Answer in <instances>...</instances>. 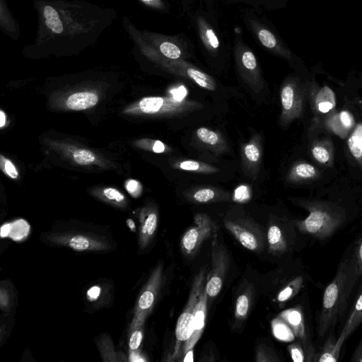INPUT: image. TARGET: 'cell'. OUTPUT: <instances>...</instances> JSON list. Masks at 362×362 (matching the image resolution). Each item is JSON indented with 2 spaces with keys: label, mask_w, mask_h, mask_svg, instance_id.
Wrapping results in <instances>:
<instances>
[{
  "label": "cell",
  "mask_w": 362,
  "mask_h": 362,
  "mask_svg": "<svg viewBox=\"0 0 362 362\" xmlns=\"http://www.w3.org/2000/svg\"><path fill=\"white\" fill-rule=\"evenodd\" d=\"M359 278L356 257L341 261L333 279L325 288L318 319V335L324 337L344 314L351 291Z\"/></svg>",
  "instance_id": "cell-1"
},
{
  "label": "cell",
  "mask_w": 362,
  "mask_h": 362,
  "mask_svg": "<svg viewBox=\"0 0 362 362\" xmlns=\"http://www.w3.org/2000/svg\"><path fill=\"white\" fill-rule=\"evenodd\" d=\"M302 206L309 212L305 219L295 221L296 226L302 233L324 239L332 235L344 221L340 211L328 204L308 202Z\"/></svg>",
  "instance_id": "cell-2"
},
{
  "label": "cell",
  "mask_w": 362,
  "mask_h": 362,
  "mask_svg": "<svg viewBox=\"0 0 362 362\" xmlns=\"http://www.w3.org/2000/svg\"><path fill=\"white\" fill-rule=\"evenodd\" d=\"M133 38L145 55L159 64L166 71L190 80L206 90L214 91L216 89L214 78L194 65L185 59H172L159 54L144 42L137 31L136 34L133 33Z\"/></svg>",
  "instance_id": "cell-3"
},
{
  "label": "cell",
  "mask_w": 362,
  "mask_h": 362,
  "mask_svg": "<svg viewBox=\"0 0 362 362\" xmlns=\"http://www.w3.org/2000/svg\"><path fill=\"white\" fill-rule=\"evenodd\" d=\"M206 280V269L202 268L194 279L186 306L177 320L175 326L176 344L173 357H177L180 354V344L182 343L185 344L193 333L197 304L200 293L205 287Z\"/></svg>",
  "instance_id": "cell-4"
},
{
  "label": "cell",
  "mask_w": 362,
  "mask_h": 362,
  "mask_svg": "<svg viewBox=\"0 0 362 362\" xmlns=\"http://www.w3.org/2000/svg\"><path fill=\"white\" fill-rule=\"evenodd\" d=\"M234 54L237 69L243 81L255 93H259L264 88V81L254 52L238 37Z\"/></svg>",
  "instance_id": "cell-5"
},
{
  "label": "cell",
  "mask_w": 362,
  "mask_h": 362,
  "mask_svg": "<svg viewBox=\"0 0 362 362\" xmlns=\"http://www.w3.org/2000/svg\"><path fill=\"white\" fill-rule=\"evenodd\" d=\"M230 265V258L224 245L220 243L218 233L211 243V269L206 275L205 290L208 298L216 297L221 291Z\"/></svg>",
  "instance_id": "cell-6"
},
{
  "label": "cell",
  "mask_w": 362,
  "mask_h": 362,
  "mask_svg": "<svg viewBox=\"0 0 362 362\" xmlns=\"http://www.w3.org/2000/svg\"><path fill=\"white\" fill-rule=\"evenodd\" d=\"M218 227L206 214L198 213L194 217V223L183 234L180 246L187 257H193L203 243L218 233Z\"/></svg>",
  "instance_id": "cell-7"
},
{
  "label": "cell",
  "mask_w": 362,
  "mask_h": 362,
  "mask_svg": "<svg viewBox=\"0 0 362 362\" xmlns=\"http://www.w3.org/2000/svg\"><path fill=\"white\" fill-rule=\"evenodd\" d=\"M139 34L146 44L165 57L172 59L189 57V46L182 35H166L148 31Z\"/></svg>",
  "instance_id": "cell-8"
},
{
  "label": "cell",
  "mask_w": 362,
  "mask_h": 362,
  "mask_svg": "<svg viewBox=\"0 0 362 362\" xmlns=\"http://www.w3.org/2000/svg\"><path fill=\"white\" fill-rule=\"evenodd\" d=\"M281 112L279 122L282 127L288 126L302 115L303 110V93L294 78L286 80L281 88Z\"/></svg>",
  "instance_id": "cell-9"
},
{
  "label": "cell",
  "mask_w": 362,
  "mask_h": 362,
  "mask_svg": "<svg viewBox=\"0 0 362 362\" xmlns=\"http://www.w3.org/2000/svg\"><path fill=\"white\" fill-rule=\"evenodd\" d=\"M226 228L246 249L260 251L264 243V236L259 227L248 219L239 218L224 221Z\"/></svg>",
  "instance_id": "cell-10"
},
{
  "label": "cell",
  "mask_w": 362,
  "mask_h": 362,
  "mask_svg": "<svg viewBox=\"0 0 362 362\" xmlns=\"http://www.w3.org/2000/svg\"><path fill=\"white\" fill-rule=\"evenodd\" d=\"M279 317L283 319L292 329L294 336L302 345L305 361H316L317 354L312 343L305 326L303 311L300 306L291 308L282 311Z\"/></svg>",
  "instance_id": "cell-11"
},
{
  "label": "cell",
  "mask_w": 362,
  "mask_h": 362,
  "mask_svg": "<svg viewBox=\"0 0 362 362\" xmlns=\"http://www.w3.org/2000/svg\"><path fill=\"white\" fill-rule=\"evenodd\" d=\"M262 158L263 139L260 134L255 133L241 146V165L245 175L255 180L259 173Z\"/></svg>",
  "instance_id": "cell-12"
},
{
  "label": "cell",
  "mask_w": 362,
  "mask_h": 362,
  "mask_svg": "<svg viewBox=\"0 0 362 362\" xmlns=\"http://www.w3.org/2000/svg\"><path fill=\"white\" fill-rule=\"evenodd\" d=\"M162 272V266L159 265L153 272L147 286L140 296L133 320V327H141L145 317L151 311L160 287Z\"/></svg>",
  "instance_id": "cell-13"
},
{
  "label": "cell",
  "mask_w": 362,
  "mask_h": 362,
  "mask_svg": "<svg viewBox=\"0 0 362 362\" xmlns=\"http://www.w3.org/2000/svg\"><path fill=\"white\" fill-rule=\"evenodd\" d=\"M249 24L258 41L266 49L285 59L291 58V52L269 28L254 19L250 20Z\"/></svg>",
  "instance_id": "cell-14"
},
{
  "label": "cell",
  "mask_w": 362,
  "mask_h": 362,
  "mask_svg": "<svg viewBox=\"0 0 362 362\" xmlns=\"http://www.w3.org/2000/svg\"><path fill=\"white\" fill-rule=\"evenodd\" d=\"M195 141L202 148L214 154L221 155L229 151L228 143L223 135L206 127H200L193 134Z\"/></svg>",
  "instance_id": "cell-15"
},
{
  "label": "cell",
  "mask_w": 362,
  "mask_h": 362,
  "mask_svg": "<svg viewBox=\"0 0 362 362\" xmlns=\"http://www.w3.org/2000/svg\"><path fill=\"white\" fill-rule=\"evenodd\" d=\"M184 197L189 202L197 204L228 202L231 198L228 192L213 186L194 187L186 190Z\"/></svg>",
  "instance_id": "cell-16"
},
{
  "label": "cell",
  "mask_w": 362,
  "mask_h": 362,
  "mask_svg": "<svg viewBox=\"0 0 362 362\" xmlns=\"http://www.w3.org/2000/svg\"><path fill=\"white\" fill-rule=\"evenodd\" d=\"M207 300L208 296L204 287L200 293L197 304L194 320V331L190 338L183 346V354L189 349L194 347L203 333L206 315Z\"/></svg>",
  "instance_id": "cell-17"
},
{
  "label": "cell",
  "mask_w": 362,
  "mask_h": 362,
  "mask_svg": "<svg viewBox=\"0 0 362 362\" xmlns=\"http://www.w3.org/2000/svg\"><path fill=\"white\" fill-rule=\"evenodd\" d=\"M362 322V285L360 287L357 298L353 305L348 319L337 339L344 344L345 340L352 334L355 329Z\"/></svg>",
  "instance_id": "cell-18"
},
{
  "label": "cell",
  "mask_w": 362,
  "mask_h": 362,
  "mask_svg": "<svg viewBox=\"0 0 362 362\" xmlns=\"http://www.w3.org/2000/svg\"><path fill=\"white\" fill-rule=\"evenodd\" d=\"M196 22L199 35L204 47L211 54H216L220 47V40L214 28L202 16H198Z\"/></svg>",
  "instance_id": "cell-19"
},
{
  "label": "cell",
  "mask_w": 362,
  "mask_h": 362,
  "mask_svg": "<svg viewBox=\"0 0 362 362\" xmlns=\"http://www.w3.org/2000/svg\"><path fill=\"white\" fill-rule=\"evenodd\" d=\"M172 168L199 174H214L220 171L214 165L192 159L177 160L172 163Z\"/></svg>",
  "instance_id": "cell-20"
},
{
  "label": "cell",
  "mask_w": 362,
  "mask_h": 362,
  "mask_svg": "<svg viewBox=\"0 0 362 362\" xmlns=\"http://www.w3.org/2000/svg\"><path fill=\"white\" fill-rule=\"evenodd\" d=\"M318 175L317 170L311 164L298 162L294 164L289 170L286 180L291 183H298L315 178Z\"/></svg>",
  "instance_id": "cell-21"
},
{
  "label": "cell",
  "mask_w": 362,
  "mask_h": 362,
  "mask_svg": "<svg viewBox=\"0 0 362 362\" xmlns=\"http://www.w3.org/2000/svg\"><path fill=\"white\" fill-rule=\"evenodd\" d=\"M29 231L28 223L23 219H18L4 224L0 233L1 238H9L16 241H21L28 236Z\"/></svg>",
  "instance_id": "cell-22"
},
{
  "label": "cell",
  "mask_w": 362,
  "mask_h": 362,
  "mask_svg": "<svg viewBox=\"0 0 362 362\" xmlns=\"http://www.w3.org/2000/svg\"><path fill=\"white\" fill-rule=\"evenodd\" d=\"M342 345V343L339 342L332 334H330L325 341L322 351L317 354L316 361H338Z\"/></svg>",
  "instance_id": "cell-23"
},
{
  "label": "cell",
  "mask_w": 362,
  "mask_h": 362,
  "mask_svg": "<svg viewBox=\"0 0 362 362\" xmlns=\"http://www.w3.org/2000/svg\"><path fill=\"white\" fill-rule=\"evenodd\" d=\"M98 101L96 94L90 92H80L71 95L67 100L68 107L74 110H81L90 108Z\"/></svg>",
  "instance_id": "cell-24"
},
{
  "label": "cell",
  "mask_w": 362,
  "mask_h": 362,
  "mask_svg": "<svg viewBox=\"0 0 362 362\" xmlns=\"http://www.w3.org/2000/svg\"><path fill=\"white\" fill-rule=\"evenodd\" d=\"M267 241L269 252L272 254H282L287 250V243L281 228L272 225L267 231Z\"/></svg>",
  "instance_id": "cell-25"
},
{
  "label": "cell",
  "mask_w": 362,
  "mask_h": 362,
  "mask_svg": "<svg viewBox=\"0 0 362 362\" xmlns=\"http://www.w3.org/2000/svg\"><path fill=\"white\" fill-rule=\"evenodd\" d=\"M158 224V214L155 211H149L142 221L141 241L146 245L153 236Z\"/></svg>",
  "instance_id": "cell-26"
},
{
  "label": "cell",
  "mask_w": 362,
  "mask_h": 362,
  "mask_svg": "<svg viewBox=\"0 0 362 362\" xmlns=\"http://www.w3.org/2000/svg\"><path fill=\"white\" fill-rule=\"evenodd\" d=\"M271 327L273 335L279 340L288 341L295 337L291 327L279 317L272 321Z\"/></svg>",
  "instance_id": "cell-27"
},
{
  "label": "cell",
  "mask_w": 362,
  "mask_h": 362,
  "mask_svg": "<svg viewBox=\"0 0 362 362\" xmlns=\"http://www.w3.org/2000/svg\"><path fill=\"white\" fill-rule=\"evenodd\" d=\"M302 276H298L290 281L278 294L277 300L285 303L293 298L303 286Z\"/></svg>",
  "instance_id": "cell-28"
},
{
  "label": "cell",
  "mask_w": 362,
  "mask_h": 362,
  "mask_svg": "<svg viewBox=\"0 0 362 362\" xmlns=\"http://www.w3.org/2000/svg\"><path fill=\"white\" fill-rule=\"evenodd\" d=\"M311 153L313 158L322 164H328L332 159V151L328 148V144L317 141L313 144Z\"/></svg>",
  "instance_id": "cell-29"
},
{
  "label": "cell",
  "mask_w": 362,
  "mask_h": 362,
  "mask_svg": "<svg viewBox=\"0 0 362 362\" xmlns=\"http://www.w3.org/2000/svg\"><path fill=\"white\" fill-rule=\"evenodd\" d=\"M69 247L76 251H84L96 247L95 241L83 235H74L68 242Z\"/></svg>",
  "instance_id": "cell-30"
},
{
  "label": "cell",
  "mask_w": 362,
  "mask_h": 362,
  "mask_svg": "<svg viewBox=\"0 0 362 362\" xmlns=\"http://www.w3.org/2000/svg\"><path fill=\"white\" fill-rule=\"evenodd\" d=\"M250 308V298L246 293L238 296L235 303V315L238 320L246 317Z\"/></svg>",
  "instance_id": "cell-31"
},
{
  "label": "cell",
  "mask_w": 362,
  "mask_h": 362,
  "mask_svg": "<svg viewBox=\"0 0 362 362\" xmlns=\"http://www.w3.org/2000/svg\"><path fill=\"white\" fill-rule=\"evenodd\" d=\"M274 351L265 345L258 346L256 351V361L257 362H270L279 361Z\"/></svg>",
  "instance_id": "cell-32"
},
{
  "label": "cell",
  "mask_w": 362,
  "mask_h": 362,
  "mask_svg": "<svg viewBox=\"0 0 362 362\" xmlns=\"http://www.w3.org/2000/svg\"><path fill=\"white\" fill-rule=\"evenodd\" d=\"M144 147L151 150L156 153H165L173 151V149L160 140H145L143 143Z\"/></svg>",
  "instance_id": "cell-33"
},
{
  "label": "cell",
  "mask_w": 362,
  "mask_h": 362,
  "mask_svg": "<svg viewBox=\"0 0 362 362\" xmlns=\"http://www.w3.org/2000/svg\"><path fill=\"white\" fill-rule=\"evenodd\" d=\"M74 160L79 165H88L95 161V155L86 149H77L73 154Z\"/></svg>",
  "instance_id": "cell-34"
},
{
  "label": "cell",
  "mask_w": 362,
  "mask_h": 362,
  "mask_svg": "<svg viewBox=\"0 0 362 362\" xmlns=\"http://www.w3.org/2000/svg\"><path fill=\"white\" fill-rule=\"evenodd\" d=\"M251 199V189L247 185H240L233 193V199L238 203H245Z\"/></svg>",
  "instance_id": "cell-35"
},
{
  "label": "cell",
  "mask_w": 362,
  "mask_h": 362,
  "mask_svg": "<svg viewBox=\"0 0 362 362\" xmlns=\"http://www.w3.org/2000/svg\"><path fill=\"white\" fill-rule=\"evenodd\" d=\"M288 351L294 362H303L305 355L302 345L300 343H293L288 346Z\"/></svg>",
  "instance_id": "cell-36"
},
{
  "label": "cell",
  "mask_w": 362,
  "mask_h": 362,
  "mask_svg": "<svg viewBox=\"0 0 362 362\" xmlns=\"http://www.w3.org/2000/svg\"><path fill=\"white\" fill-rule=\"evenodd\" d=\"M0 165L4 173L11 178L16 179L18 177V173L13 163L2 155L0 156Z\"/></svg>",
  "instance_id": "cell-37"
},
{
  "label": "cell",
  "mask_w": 362,
  "mask_h": 362,
  "mask_svg": "<svg viewBox=\"0 0 362 362\" xmlns=\"http://www.w3.org/2000/svg\"><path fill=\"white\" fill-rule=\"evenodd\" d=\"M125 186L128 193L133 197H138L142 192L141 183L136 180H129Z\"/></svg>",
  "instance_id": "cell-38"
},
{
  "label": "cell",
  "mask_w": 362,
  "mask_h": 362,
  "mask_svg": "<svg viewBox=\"0 0 362 362\" xmlns=\"http://www.w3.org/2000/svg\"><path fill=\"white\" fill-rule=\"evenodd\" d=\"M356 257L359 277L362 276V237L356 241L353 252Z\"/></svg>",
  "instance_id": "cell-39"
},
{
  "label": "cell",
  "mask_w": 362,
  "mask_h": 362,
  "mask_svg": "<svg viewBox=\"0 0 362 362\" xmlns=\"http://www.w3.org/2000/svg\"><path fill=\"white\" fill-rule=\"evenodd\" d=\"M142 337L143 334L141 329H139V327L135 329L130 337L129 342V349L132 351H135L139 348L142 341Z\"/></svg>",
  "instance_id": "cell-40"
},
{
  "label": "cell",
  "mask_w": 362,
  "mask_h": 362,
  "mask_svg": "<svg viewBox=\"0 0 362 362\" xmlns=\"http://www.w3.org/2000/svg\"><path fill=\"white\" fill-rule=\"evenodd\" d=\"M103 194L110 200L117 202H122L124 199V195L117 189L112 187L106 188L103 190Z\"/></svg>",
  "instance_id": "cell-41"
},
{
  "label": "cell",
  "mask_w": 362,
  "mask_h": 362,
  "mask_svg": "<svg viewBox=\"0 0 362 362\" xmlns=\"http://www.w3.org/2000/svg\"><path fill=\"white\" fill-rule=\"evenodd\" d=\"M339 119L344 127L350 128L354 123L351 115L347 111H342L339 115Z\"/></svg>",
  "instance_id": "cell-42"
},
{
  "label": "cell",
  "mask_w": 362,
  "mask_h": 362,
  "mask_svg": "<svg viewBox=\"0 0 362 362\" xmlns=\"http://www.w3.org/2000/svg\"><path fill=\"white\" fill-rule=\"evenodd\" d=\"M146 5L158 10H163L165 8L162 0H141Z\"/></svg>",
  "instance_id": "cell-43"
},
{
  "label": "cell",
  "mask_w": 362,
  "mask_h": 362,
  "mask_svg": "<svg viewBox=\"0 0 362 362\" xmlns=\"http://www.w3.org/2000/svg\"><path fill=\"white\" fill-rule=\"evenodd\" d=\"M333 107V103L330 101L320 100L317 104V109L321 112H327Z\"/></svg>",
  "instance_id": "cell-44"
},
{
  "label": "cell",
  "mask_w": 362,
  "mask_h": 362,
  "mask_svg": "<svg viewBox=\"0 0 362 362\" xmlns=\"http://www.w3.org/2000/svg\"><path fill=\"white\" fill-rule=\"evenodd\" d=\"M351 362H362V338L351 359Z\"/></svg>",
  "instance_id": "cell-45"
},
{
  "label": "cell",
  "mask_w": 362,
  "mask_h": 362,
  "mask_svg": "<svg viewBox=\"0 0 362 362\" xmlns=\"http://www.w3.org/2000/svg\"><path fill=\"white\" fill-rule=\"evenodd\" d=\"M100 294V288L96 286H94L89 288L87 292V296L88 298L91 300L97 299Z\"/></svg>",
  "instance_id": "cell-46"
},
{
  "label": "cell",
  "mask_w": 362,
  "mask_h": 362,
  "mask_svg": "<svg viewBox=\"0 0 362 362\" xmlns=\"http://www.w3.org/2000/svg\"><path fill=\"white\" fill-rule=\"evenodd\" d=\"M194 348L189 349L185 354V357L182 358L184 362H192L194 361Z\"/></svg>",
  "instance_id": "cell-47"
},
{
  "label": "cell",
  "mask_w": 362,
  "mask_h": 362,
  "mask_svg": "<svg viewBox=\"0 0 362 362\" xmlns=\"http://www.w3.org/2000/svg\"><path fill=\"white\" fill-rule=\"evenodd\" d=\"M6 124V115L2 111L0 110V127H3Z\"/></svg>",
  "instance_id": "cell-48"
},
{
  "label": "cell",
  "mask_w": 362,
  "mask_h": 362,
  "mask_svg": "<svg viewBox=\"0 0 362 362\" xmlns=\"http://www.w3.org/2000/svg\"><path fill=\"white\" fill-rule=\"evenodd\" d=\"M127 223H128V225H129V227L130 228V229L134 230L135 228L134 221L132 219H129Z\"/></svg>",
  "instance_id": "cell-49"
}]
</instances>
